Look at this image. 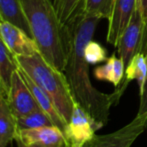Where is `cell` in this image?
Listing matches in <instances>:
<instances>
[{
  "instance_id": "13",
  "label": "cell",
  "mask_w": 147,
  "mask_h": 147,
  "mask_svg": "<svg viewBox=\"0 0 147 147\" xmlns=\"http://www.w3.org/2000/svg\"><path fill=\"white\" fill-rule=\"evenodd\" d=\"M93 74L96 79L111 82L115 87H118L124 79L125 64L120 57L118 58L113 53L109 58H107L104 65L95 68Z\"/></svg>"
},
{
  "instance_id": "20",
  "label": "cell",
  "mask_w": 147,
  "mask_h": 147,
  "mask_svg": "<svg viewBox=\"0 0 147 147\" xmlns=\"http://www.w3.org/2000/svg\"><path fill=\"white\" fill-rule=\"evenodd\" d=\"M84 55L89 64H97L107 60V51L100 43L96 41H89L84 50Z\"/></svg>"
},
{
  "instance_id": "9",
  "label": "cell",
  "mask_w": 147,
  "mask_h": 147,
  "mask_svg": "<svg viewBox=\"0 0 147 147\" xmlns=\"http://www.w3.org/2000/svg\"><path fill=\"white\" fill-rule=\"evenodd\" d=\"M142 36H143V23L139 10L136 7L116 47L119 57L123 60L125 67L128 65L132 57L137 52H140Z\"/></svg>"
},
{
  "instance_id": "8",
  "label": "cell",
  "mask_w": 147,
  "mask_h": 147,
  "mask_svg": "<svg viewBox=\"0 0 147 147\" xmlns=\"http://www.w3.org/2000/svg\"><path fill=\"white\" fill-rule=\"evenodd\" d=\"M0 37L15 56H32L39 53L29 34L5 20H0Z\"/></svg>"
},
{
  "instance_id": "17",
  "label": "cell",
  "mask_w": 147,
  "mask_h": 147,
  "mask_svg": "<svg viewBox=\"0 0 147 147\" xmlns=\"http://www.w3.org/2000/svg\"><path fill=\"white\" fill-rule=\"evenodd\" d=\"M83 2L84 0H53L58 18L64 26L81 13Z\"/></svg>"
},
{
  "instance_id": "6",
  "label": "cell",
  "mask_w": 147,
  "mask_h": 147,
  "mask_svg": "<svg viewBox=\"0 0 147 147\" xmlns=\"http://www.w3.org/2000/svg\"><path fill=\"white\" fill-rule=\"evenodd\" d=\"M7 101L16 118L42 110L18 68L13 73L7 92Z\"/></svg>"
},
{
  "instance_id": "4",
  "label": "cell",
  "mask_w": 147,
  "mask_h": 147,
  "mask_svg": "<svg viewBox=\"0 0 147 147\" xmlns=\"http://www.w3.org/2000/svg\"><path fill=\"white\" fill-rule=\"evenodd\" d=\"M147 127V113L136 115L127 125L108 134H95L82 147H131Z\"/></svg>"
},
{
  "instance_id": "23",
  "label": "cell",
  "mask_w": 147,
  "mask_h": 147,
  "mask_svg": "<svg viewBox=\"0 0 147 147\" xmlns=\"http://www.w3.org/2000/svg\"><path fill=\"white\" fill-rule=\"evenodd\" d=\"M0 96H7V90L1 81H0Z\"/></svg>"
},
{
  "instance_id": "11",
  "label": "cell",
  "mask_w": 147,
  "mask_h": 147,
  "mask_svg": "<svg viewBox=\"0 0 147 147\" xmlns=\"http://www.w3.org/2000/svg\"><path fill=\"white\" fill-rule=\"evenodd\" d=\"M19 70H20L21 75L23 76L27 86L29 87L31 92H32L36 102L38 103L39 107L51 117V119H52L53 122H54L55 126L58 127L59 129H61L62 131L64 132L66 129V125H67V124H66V122L64 121L63 118L61 117V115H60L58 110L56 109V107H55L54 103H53L52 100L50 99V97H49L42 89L39 87V86L37 85V84L35 83V82L33 81V80L31 79L29 76H28L20 67H19Z\"/></svg>"
},
{
  "instance_id": "3",
  "label": "cell",
  "mask_w": 147,
  "mask_h": 147,
  "mask_svg": "<svg viewBox=\"0 0 147 147\" xmlns=\"http://www.w3.org/2000/svg\"><path fill=\"white\" fill-rule=\"evenodd\" d=\"M16 59L19 67L50 97L67 124L73 112L75 100L65 74L47 63L39 53L32 56H16Z\"/></svg>"
},
{
  "instance_id": "14",
  "label": "cell",
  "mask_w": 147,
  "mask_h": 147,
  "mask_svg": "<svg viewBox=\"0 0 147 147\" xmlns=\"http://www.w3.org/2000/svg\"><path fill=\"white\" fill-rule=\"evenodd\" d=\"M0 18L22 28L31 36L20 0H0Z\"/></svg>"
},
{
  "instance_id": "7",
  "label": "cell",
  "mask_w": 147,
  "mask_h": 147,
  "mask_svg": "<svg viewBox=\"0 0 147 147\" xmlns=\"http://www.w3.org/2000/svg\"><path fill=\"white\" fill-rule=\"evenodd\" d=\"M15 141L17 147H69L64 132L56 126L18 130Z\"/></svg>"
},
{
  "instance_id": "16",
  "label": "cell",
  "mask_w": 147,
  "mask_h": 147,
  "mask_svg": "<svg viewBox=\"0 0 147 147\" xmlns=\"http://www.w3.org/2000/svg\"><path fill=\"white\" fill-rule=\"evenodd\" d=\"M19 68L16 56L6 46L0 37V81L8 92L13 73Z\"/></svg>"
},
{
  "instance_id": "21",
  "label": "cell",
  "mask_w": 147,
  "mask_h": 147,
  "mask_svg": "<svg viewBox=\"0 0 147 147\" xmlns=\"http://www.w3.org/2000/svg\"><path fill=\"white\" fill-rule=\"evenodd\" d=\"M136 7L139 10L143 23V36L140 52L147 54V0H136Z\"/></svg>"
},
{
  "instance_id": "2",
  "label": "cell",
  "mask_w": 147,
  "mask_h": 147,
  "mask_svg": "<svg viewBox=\"0 0 147 147\" xmlns=\"http://www.w3.org/2000/svg\"><path fill=\"white\" fill-rule=\"evenodd\" d=\"M39 54L63 72L68 55L67 27L60 22L52 0H20Z\"/></svg>"
},
{
  "instance_id": "1",
  "label": "cell",
  "mask_w": 147,
  "mask_h": 147,
  "mask_svg": "<svg viewBox=\"0 0 147 147\" xmlns=\"http://www.w3.org/2000/svg\"><path fill=\"white\" fill-rule=\"evenodd\" d=\"M101 18L94 14L81 12L66 25L68 33V55L63 73L69 84L75 102L81 105L101 126L107 123L110 108L119 101L127 84L110 94L100 92L92 85L89 77V65L84 50Z\"/></svg>"
},
{
  "instance_id": "5",
  "label": "cell",
  "mask_w": 147,
  "mask_h": 147,
  "mask_svg": "<svg viewBox=\"0 0 147 147\" xmlns=\"http://www.w3.org/2000/svg\"><path fill=\"white\" fill-rule=\"evenodd\" d=\"M101 127L102 126L95 121L81 105L75 102L64 134L69 147H82L95 135L96 130Z\"/></svg>"
},
{
  "instance_id": "24",
  "label": "cell",
  "mask_w": 147,
  "mask_h": 147,
  "mask_svg": "<svg viewBox=\"0 0 147 147\" xmlns=\"http://www.w3.org/2000/svg\"><path fill=\"white\" fill-rule=\"evenodd\" d=\"M0 20H1V18H0Z\"/></svg>"
},
{
  "instance_id": "18",
  "label": "cell",
  "mask_w": 147,
  "mask_h": 147,
  "mask_svg": "<svg viewBox=\"0 0 147 147\" xmlns=\"http://www.w3.org/2000/svg\"><path fill=\"white\" fill-rule=\"evenodd\" d=\"M18 130L21 129H35V128L55 126L51 117L43 110L35 111L28 115L16 118Z\"/></svg>"
},
{
  "instance_id": "10",
  "label": "cell",
  "mask_w": 147,
  "mask_h": 147,
  "mask_svg": "<svg viewBox=\"0 0 147 147\" xmlns=\"http://www.w3.org/2000/svg\"><path fill=\"white\" fill-rule=\"evenodd\" d=\"M136 9V0H114L110 17L106 41L117 47L119 40Z\"/></svg>"
},
{
  "instance_id": "12",
  "label": "cell",
  "mask_w": 147,
  "mask_h": 147,
  "mask_svg": "<svg viewBox=\"0 0 147 147\" xmlns=\"http://www.w3.org/2000/svg\"><path fill=\"white\" fill-rule=\"evenodd\" d=\"M18 128L16 117L7 101V96H0V147H7L15 140Z\"/></svg>"
},
{
  "instance_id": "22",
  "label": "cell",
  "mask_w": 147,
  "mask_h": 147,
  "mask_svg": "<svg viewBox=\"0 0 147 147\" xmlns=\"http://www.w3.org/2000/svg\"><path fill=\"white\" fill-rule=\"evenodd\" d=\"M139 96H140V102H139V107H138L137 115L147 113V77H146L145 84H144L143 91L140 93Z\"/></svg>"
},
{
  "instance_id": "15",
  "label": "cell",
  "mask_w": 147,
  "mask_h": 147,
  "mask_svg": "<svg viewBox=\"0 0 147 147\" xmlns=\"http://www.w3.org/2000/svg\"><path fill=\"white\" fill-rule=\"evenodd\" d=\"M147 77V54L137 52L128 65L125 67V79L123 82L128 84L132 80H136L139 87V94L143 91Z\"/></svg>"
},
{
  "instance_id": "19",
  "label": "cell",
  "mask_w": 147,
  "mask_h": 147,
  "mask_svg": "<svg viewBox=\"0 0 147 147\" xmlns=\"http://www.w3.org/2000/svg\"><path fill=\"white\" fill-rule=\"evenodd\" d=\"M113 3L114 0H84L81 12L108 19L112 11Z\"/></svg>"
}]
</instances>
